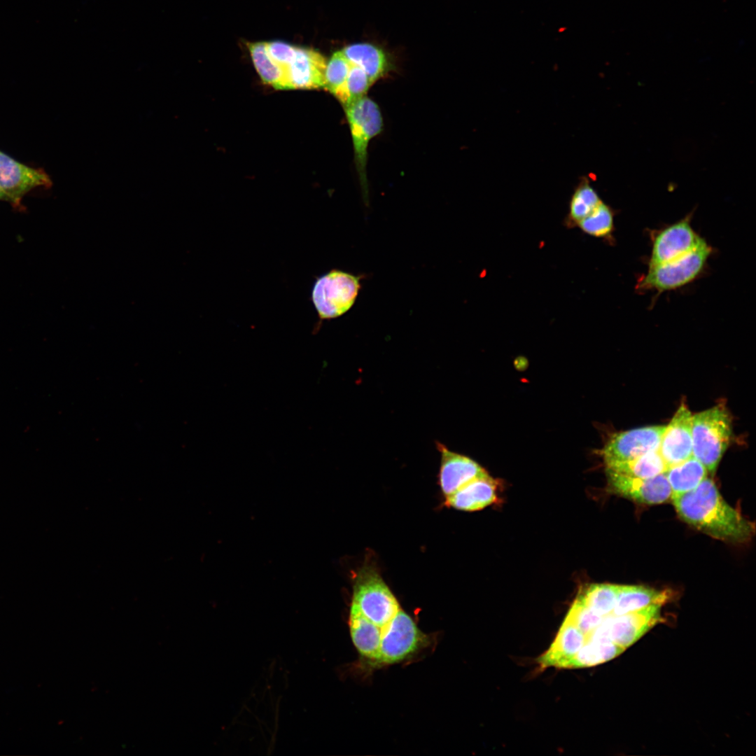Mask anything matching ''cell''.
Here are the masks:
<instances>
[{
	"instance_id": "obj_1",
	"label": "cell",
	"mask_w": 756,
	"mask_h": 756,
	"mask_svg": "<svg viewBox=\"0 0 756 756\" xmlns=\"http://www.w3.org/2000/svg\"><path fill=\"white\" fill-rule=\"evenodd\" d=\"M671 499L685 522L713 538L743 544L755 534V524L728 504L708 477L693 490Z\"/></svg>"
},
{
	"instance_id": "obj_2",
	"label": "cell",
	"mask_w": 756,
	"mask_h": 756,
	"mask_svg": "<svg viewBox=\"0 0 756 756\" xmlns=\"http://www.w3.org/2000/svg\"><path fill=\"white\" fill-rule=\"evenodd\" d=\"M692 456L714 474L732 436V418L724 403L692 414Z\"/></svg>"
},
{
	"instance_id": "obj_3",
	"label": "cell",
	"mask_w": 756,
	"mask_h": 756,
	"mask_svg": "<svg viewBox=\"0 0 756 756\" xmlns=\"http://www.w3.org/2000/svg\"><path fill=\"white\" fill-rule=\"evenodd\" d=\"M711 253V247L704 239L695 249L679 258L649 266L638 279L636 288L662 293L685 286L703 272Z\"/></svg>"
},
{
	"instance_id": "obj_4",
	"label": "cell",
	"mask_w": 756,
	"mask_h": 756,
	"mask_svg": "<svg viewBox=\"0 0 756 756\" xmlns=\"http://www.w3.org/2000/svg\"><path fill=\"white\" fill-rule=\"evenodd\" d=\"M351 603L369 620L383 629L399 611L398 603L378 572L364 566L356 577Z\"/></svg>"
},
{
	"instance_id": "obj_5",
	"label": "cell",
	"mask_w": 756,
	"mask_h": 756,
	"mask_svg": "<svg viewBox=\"0 0 756 756\" xmlns=\"http://www.w3.org/2000/svg\"><path fill=\"white\" fill-rule=\"evenodd\" d=\"M360 287V276L337 269L318 278L312 300L319 319H332L346 313L354 304Z\"/></svg>"
},
{
	"instance_id": "obj_6",
	"label": "cell",
	"mask_w": 756,
	"mask_h": 756,
	"mask_svg": "<svg viewBox=\"0 0 756 756\" xmlns=\"http://www.w3.org/2000/svg\"><path fill=\"white\" fill-rule=\"evenodd\" d=\"M352 138L355 160L364 193L368 192L366 162L371 139L382 130L383 119L379 106L366 95L344 106Z\"/></svg>"
},
{
	"instance_id": "obj_7",
	"label": "cell",
	"mask_w": 756,
	"mask_h": 756,
	"mask_svg": "<svg viewBox=\"0 0 756 756\" xmlns=\"http://www.w3.org/2000/svg\"><path fill=\"white\" fill-rule=\"evenodd\" d=\"M660 608L652 606L621 615H608L591 638L596 642H612L626 650L660 621Z\"/></svg>"
},
{
	"instance_id": "obj_8",
	"label": "cell",
	"mask_w": 756,
	"mask_h": 756,
	"mask_svg": "<svg viewBox=\"0 0 756 756\" xmlns=\"http://www.w3.org/2000/svg\"><path fill=\"white\" fill-rule=\"evenodd\" d=\"M427 643L426 635L412 618L402 610L382 629L378 664L401 662L414 654Z\"/></svg>"
},
{
	"instance_id": "obj_9",
	"label": "cell",
	"mask_w": 756,
	"mask_h": 756,
	"mask_svg": "<svg viewBox=\"0 0 756 756\" xmlns=\"http://www.w3.org/2000/svg\"><path fill=\"white\" fill-rule=\"evenodd\" d=\"M52 181L41 168L27 166L0 150V188L8 196L10 205L23 211L24 196L38 188L48 189Z\"/></svg>"
},
{
	"instance_id": "obj_10",
	"label": "cell",
	"mask_w": 756,
	"mask_h": 756,
	"mask_svg": "<svg viewBox=\"0 0 756 756\" xmlns=\"http://www.w3.org/2000/svg\"><path fill=\"white\" fill-rule=\"evenodd\" d=\"M664 428V426H651L614 433L601 451L605 465L658 450Z\"/></svg>"
},
{
	"instance_id": "obj_11",
	"label": "cell",
	"mask_w": 756,
	"mask_h": 756,
	"mask_svg": "<svg viewBox=\"0 0 756 756\" xmlns=\"http://www.w3.org/2000/svg\"><path fill=\"white\" fill-rule=\"evenodd\" d=\"M692 214L659 231L652 241L649 266L679 258L704 240L692 228Z\"/></svg>"
},
{
	"instance_id": "obj_12",
	"label": "cell",
	"mask_w": 756,
	"mask_h": 756,
	"mask_svg": "<svg viewBox=\"0 0 756 756\" xmlns=\"http://www.w3.org/2000/svg\"><path fill=\"white\" fill-rule=\"evenodd\" d=\"M609 490L617 495L648 505L661 504L671 498L672 491L665 473L639 478L606 470Z\"/></svg>"
},
{
	"instance_id": "obj_13",
	"label": "cell",
	"mask_w": 756,
	"mask_h": 756,
	"mask_svg": "<svg viewBox=\"0 0 756 756\" xmlns=\"http://www.w3.org/2000/svg\"><path fill=\"white\" fill-rule=\"evenodd\" d=\"M692 418L688 407L682 402L665 426L658 450L667 468L692 456Z\"/></svg>"
},
{
	"instance_id": "obj_14",
	"label": "cell",
	"mask_w": 756,
	"mask_h": 756,
	"mask_svg": "<svg viewBox=\"0 0 756 756\" xmlns=\"http://www.w3.org/2000/svg\"><path fill=\"white\" fill-rule=\"evenodd\" d=\"M438 448L442 456L439 484L445 497L472 479L486 473L469 457L453 452L441 444H438Z\"/></svg>"
},
{
	"instance_id": "obj_15",
	"label": "cell",
	"mask_w": 756,
	"mask_h": 756,
	"mask_svg": "<svg viewBox=\"0 0 756 756\" xmlns=\"http://www.w3.org/2000/svg\"><path fill=\"white\" fill-rule=\"evenodd\" d=\"M327 62L318 52L296 47L294 58L287 69L290 89L324 88Z\"/></svg>"
},
{
	"instance_id": "obj_16",
	"label": "cell",
	"mask_w": 756,
	"mask_h": 756,
	"mask_svg": "<svg viewBox=\"0 0 756 756\" xmlns=\"http://www.w3.org/2000/svg\"><path fill=\"white\" fill-rule=\"evenodd\" d=\"M497 482L486 473L447 496L445 504L459 510H479L497 501Z\"/></svg>"
},
{
	"instance_id": "obj_17",
	"label": "cell",
	"mask_w": 756,
	"mask_h": 756,
	"mask_svg": "<svg viewBox=\"0 0 756 756\" xmlns=\"http://www.w3.org/2000/svg\"><path fill=\"white\" fill-rule=\"evenodd\" d=\"M349 626L352 642L359 654L376 663L382 629L365 617L353 603L349 611Z\"/></svg>"
},
{
	"instance_id": "obj_18",
	"label": "cell",
	"mask_w": 756,
	"mask_h": 756,
	"mask_svg": "<svg viewBox=\"0 0 756 756\" xmlns=\"http://www.w3.org/2000/svg\"><path fill=\"white\" fill-rule=\"evenodd\" d=\"M585 643L584 634L573 624L564 620L549 649L538 658V663L542 668H559L575 654Z\"/></svg>"
},
{
	"instance_id": "obj_19",
	"label": "cell",
	"mask_w": 756,
	"mask_h": 756,
	"mask_svg": "<svg viewBox=\"0 0 756 756\" xmlns=\"http://www.w3.org/2000/svg\"><path fill=\"white\" fill-rule=\"evenodd\" d=\"M668 589L657 590L640 585H620L612 610L615 615H621L652 606H661L671 598Z\"/></svg>"
},
{
	"instance_id": "obj_20",
	"label": "cell",
	"mask_w": 756,
	"mask_h": 756,
	"mask_svg": "<svg viewBox=\"0 0 756 756\" xmlns=\"http://www.w3.org/2000/svg\"><path fill=\"white\" fill-rule=\"evenodd\" d=\"M342 51L350 63L365 72L372 83L387 71L388 61L385 53L374 45L355 43L345 47Z\"/></svg>"
},
{
	"instance_id": "obj_21",
	"label": "cell",
	"mask_w": 756,
	"mask_h": 756,
	"mask_svg": "<svg viewBox=\"0 0 756 756\" xmlns=\"http://www.w3.org/2000/svg\"><path fill=\"white\" fill-rule=\"evenodd\" d=\"M672 491V496L695 489L705 478L708 470L693 456L678 464L667 468L664 472Z\"/></svg>"
},
{
	"instance_id": "obj_22",
	"label": "cell",
	"mask_w": 756,
	"mask_h": 756,
	"mask_svg": "<svg viewBox=\"0 0 756 756\" xmlns=\"http://www.w3.org/2000/svg\"><path fill=\"white\" fill-rule=\"evenodd\" d=\"M601 202L589 178H582L571 195L568 213L564 220V226L568 229L577 227L578 224L591 214Z\"/></svg>"
},
{
	"instance_id": "obj_23",
	"label": "cell",
	"mask_w": 756,
	"mask_h": 756,
	"mask_svg": "<svg viewBox=\"0 0 756 756\" xmlns=\"http://www.w3.org/2000/svg\"><path fill=\"white\" fill-rule=\"evenodd\" d=\"M666 469L659 450L632 459L606 464V470L621 475L639 478L652 477L665 472Z\"/></svg>"
},
{
	"instance_id": "obj_24",
	"label": "cell",
	"mask_w": 756,
	"mask_h": 756,
	"mask_svg": "<svg viewBox=\"0 0 756 756\" xmlns=\"http://www.w3.org/2000/svg\"><path fill=\"white\" fill-rule=\"evenodd\" d=\"M624 650L612 642H588L559 668H580L594 666L615 658Z\"/></svg>"
},
{
	"instance_id": "obj_25",
	"label": "cell",
	"mask_w": 756,
	"mask_h": 756,
	"mask_svg": "<svg viewBox=\"0 0 756 756\" xmlns=\"http://www.w3.org/2000/svg\"><path fill=\"white\" fill-rule=\"evenodd\" d=\"M253 64L264 83L278 90H289L286 72L269 55L265 42H257L248 45Z\"/></svg>"
},
{
	"instance_id": "obj_26",
	"label": "cell",
	"mask_w": 756,
	"mask_h": 756,
	"mask_svg": "<svg viewBox=\"0 0 756 756\" xmlns=\"http://www.w3.org/2000/svg\"><path fill=\"white\" fill-rule=\"evenodd\" d=\"M619 588L618 584H592L578 597L594 612L606 617L612 613Z\"/></svg>"
},
{
	"instance_id": "obj_27",
	"label": "cell",
	"mask_w": 756,
	"mask_h": 756,
	"mask_svg": "<svg viewBox=\"0 0 756 756\" xmlns=\"http://www.w3.org/2000/svg\"><path fill=\"white\" fill-rule=\"evenodd\" d=\"M614 215L612 208L602 201L577 227L587 235L610 241L614 231Z\"/></svg>"
},
{
	"instance_id": "obj_28",
	"label": "cell",
	"mask_w": 756,
	"mask_h": 756,
	"mask_svg": "<svg viewBox=\"0 0 756 756\" xmlns=\"http://www.w3.org/2000/svg\"><path fill=\"white\" fill-rule=\"evenodd\" d=\"M350 66L342 50L334 52L326 64L324 88L338 100L342 95Z\"/></svg>"
},
{
	"instance_id": "obj_29",
	"label": "cell",
	"mask_w": 756,
	"mask_h": 756,
	"mask_svg": "<svg viewBox=\"0 0 756 756\" xmlns=\"http://www.w3.org/2000/svg\"><path fill=\"white\" fill-rule=\"evenodd\" d=\"M604 617L594 612L577 597L564 620L573 624L584 634L587 643L589 636Z\"/></svg>"
},
{
	"instance_id": "obj_30",
	"label": "cell",
	"mask_w": 756,
	"mask_h": 756,
	"mask_svg": "<svg viewBox=\"0 0 756 756\" xmlns=\"http://www.w3.org/2000/svg\"><path fill=\"white\" fill-rule=\"evenodd\" d=\"M350 64L347 78L342 95L339 99L344 106L365 96L370 86L373 84L361 68L351 63Z\"/></svg>"
},
{
	"instance_id": "obj_31",
	"label": "cell",
	"mask_w": 756,
	"mask_h": 756,
	"mask_svg": "<svg viewBox=\"0 0 756 756\" xmlns=\"http://www.w3.org/2000/svg\"><path fill=\"white\" fill-rule=\"evenodd\" d=\"M265 44L270 57L284 69L287 74V69L294 58L296 46L281 41L267 42Z\"/></svg>"
},
{
	"instance_id": "obj_32",
	"label": "cell",
	"mask_w": 756,
	"mask_h": 756,
	"mask_svg": "<svg viewBox=\"0 0 756 756\" xmlns=\"http://www.w3.org/2000/svg\"><path fill=\"white\" fill-rule=\"evenodd\" d=\"M0 200L4 201V202H8L9 204H10V200L8 196L4 192V190L1 188H0Z\"/></svg>"
}]
</instances>
